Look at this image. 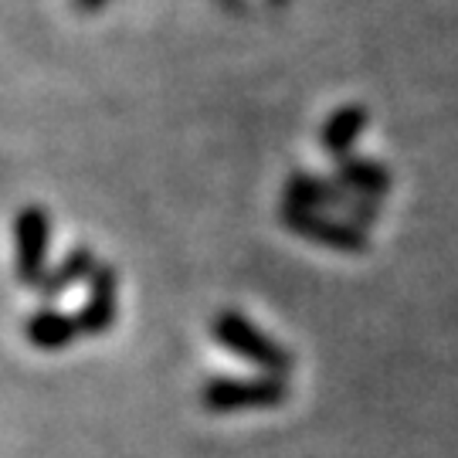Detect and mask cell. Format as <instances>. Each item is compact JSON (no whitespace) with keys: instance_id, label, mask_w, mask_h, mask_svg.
<instances>
[{"instance_id":"7","label":"cell","mask_w":458,"mask_h":458,"mask_svg":"<svg viewBox=\"0 0 458 458\" xmlns=\"http://www.w3.org/2000/svg\"><path fill=\"white\" fill-rule=\"evenodd\" d=\"M363 130H367V109L357 106V102L340 106L319 126V149L340 164L346 157H353V147H357V140L363 136Z\"/></svg>"},{"instance_id":"5","label":"cell","mask_w":458,"mask_h":458,"mask_svg":"<svg viewBox=\"0 0 458 458\" xmlns=\"http://www.w3.org/2000/svg\"><path fill=\"white\" fill-rule=\"evenodd\" d=\"M48 245H51V217L41 204L21 208L14 217V251H17V282L38 289L48 276Z\"/></svg>"},{"instance_id":"3","label":"cell","mask_w":458,"mask_h":458,"mask_svg":"<svg viewBox=\"0 0 458 458\" xmlns=\"http://www.w3.org/2000/svg\"><path fill=\"white\" fill-rule=\"evenodd\" d=\"M285 204H295V208H310V211H327L336 214L353 225H367L377 217V200L370 197H357L350 194L340 181H327V177H312V174H293L285 181Z\"/></svg>"},{"instance_id":"11","label":"cell","mask_w":458,"mask_h":458,"mask_svg":"<svg viewBox=\"0 0 458 458\" xmlns=\"http://www.w3.org/2000/svg\"><path fill=\"white\" fill-rule=\"evenodd\" d=\"M79 11H98V7H106L109 0H72Z\"/></svg>"},{"instance_id":"8","label":"cell","mask_w":458,"mask_h":458,"mask_svg":"<svg viewBox=\"0 0 458 458\" xmlns=\"http://www.w3.org/2000/svg\"><path fill=\"white\" fill-rule=\"evenodd\" d=\"M24 336H28V344L34 350H65L75 336H82V329H79L75 316L55 310V306H41L24 323Z\"/></svg>"},{"instance_id":"2","label":"cell","mask_w":458,"mask_h":458,"mask_svg":"<svg viewBox=\"0 0 458 458\" xmlns=\"http://www.w3.org/2000/svg\"><path fill=\"white\" fill-rule=\"evenodd\" d=\"M285 401H289V384H285V377H272V374L211 377L200 387V404H204V411H211V414L278 408Z\"/></svg>"},{"instance_id":"6","label":"cell","mask_w":458,"mask_h":458,"mask_svg":"<svg viewBox=\"0 0 458 458\" xmlns=\"http://www.w3.org/2000/svg\"><path fill=\"white\" fill-rule=\"evenodd\" d=\"M115 312H119V276H115L113 265H98V272L89 282L85 302L75 312L82 336L109 333L115 327Z\"/></svg>"},{"instance_id":"1","label":"cell","mask_w":458,"mask_h":458,"mask_svg":"<svg viewBox=\"0 0 458 458\" xmlns=\"http://www.w3.org/2000/svg\"><path fill=\"white\" fill-rule=\"evenodd\" d=\"M211 336L217 346H225L238 360L255 367V374H272L285 377L293 370V357L289 350L272 340L262 327H255L245 312L238 310H221L211 319Z\"/></svg>"},{"instance_id":"9","label":"cell","mask_w":458,"mask_h":458,"mask_svg":"<svg viewBox=\"0 0 458 458\" xmlns=\"http://www.w3.org/2000/svg\"><path fill=\"white\" fill-rule=\"evenodd\" d=\"M96 272H98V262H96V255H92V248L75 245L65 259L55 265L48 276H45V282H41L34 293L51 302V299L65 295L68 289H75V285H82V282H92Z\"/></svg>"},{"instance_id":"4","label":"cell","mask_w":458,"mask_h":458,"mask_svg":"<svg viewBox=\"0 0 458 458\" xmlns=\"http://www.w3.org/2000/svg\"><path fill=\"white\" fill-rule=\"evenodd\" d=\"M278 217H282V225L293 231V234L306 238L312 245H327L333 251H344V255H360L370 245V238H367V231L360 225H353L346 217H336V214L282 204Z\"/></svg>"},{"instance_id":"10","label":"cell","mask_w":458,"mask_h":458,"mask_svg":"<svg viewBox=\"0 0 458 458\" xmlns=\"http://www.w3.org/2000/svg\"><path fill=\"white\" fill-rule=\"evenodd\" d=\"M333 181H340L350 191V194L357 197H384L391 191V170L384 164H377V160H367V157H346L336 164V177Z\"/></svg>"}]
</instances>
